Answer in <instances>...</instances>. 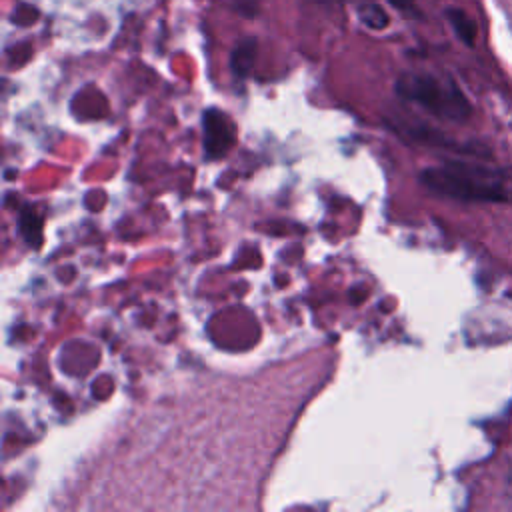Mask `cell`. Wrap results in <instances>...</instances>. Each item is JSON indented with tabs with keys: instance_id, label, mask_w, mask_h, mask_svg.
Segmentation results:
<instances>
[{
	"instance_id": "1",
	"label": "cell",
	"mask_w": 512,
	"mask_h": 512,
	"mask_svg": "<svg viewBox=\"0 0 512 512\" xmlns=\"http://www.w3.org/2000/svg\"><path fill=\"white\" fill-rule=\"evenodd\" d=\"M420 182L430 192L462 202L508 200V188L494 172L468 162H446L440 166H430L420 172Z\"/></svg>"
},
{
	"instance_id": "5",
	"label": "cell",
	"mask_w": 512,
	"mask_h": 512,
	"mask_svg": "<svg viewBox=\"0 0 512 512\" xmlns=\"http://www.w3.org/2000/svg\"><path fill=\"white\" fill-rule=\"evenodd\" d=\"M446 18L452 24L456 36L466 44V46H474L476 42V34H478V26L472 20L470 14H466L462 8H448L446 10Z\"/></svg>"
},
{
	"instance_id": "4",
	"label": "cell",
	"mask_w": 512,
	"mask_h": 512,
	"mask_svg": "<svg viewBox=\"0 0 512 512\" xmlns=\"http://www.w3.org/2000/svg\"><path fill=\"white\" fill-rule=\"evenodd\" d=\"M256 48H258V40L248 36L244 40H240L232 54H230V70L236 78H246L252 72L254 60H256Z\"/></svg>"
},
{
	"instance_id": "2",
	"label": "cell",
	"mask_w": 512,
	"mask_h": 512,
	"mask_svg": "<svg viewBox=\"0 0 512 512\" xmlns=\"http://www.w3.org/2000/svg\"><path fill=\"white\" fill-rule=\"evenodd\" d=\"M396 94L450 122H464L472 112L468 98L450 78L428 72L402 74L396 80Z\"/></svg>"
},
{
	"instance_id": "7",
	"label": "cell",
	"mask_w": 512,
	"mask_h": 512,
	"mask_svg": "<svg viewBox=\"0 0 512 512\" xmlns=\"http://www.w3.org/2000/svg\"><path fill=\"white\" fill-rule=\"evenodd\" d=\"M388 4H392L396 10L408 14V16H420L416 0H388Z\"/></svg>"
},
{
	"instance_id": "6",
	"label": "cell",
	"mask_w": 512,
	"mask_h": 512,
	"mask_svg": "<svg viewBox=\"0 0 512 512\" xmlns=\"http://www.w3.org/2000/svg\"><path fill=\"white\" fill-rule=\"evenodd\" d=\"M358 18L362 20V24H366L368 28H374V30H382L390 22L386 10L380 4H362L358 8Z\"/></svg>"
},
{
	"instance_id": "3",
	"label": "cell",
	"mask_w": 512,
	"mask_h": 512,
	"mask_svg": "<svg viewBox=\"0 0 512 512\" xmlns=\"http://www.w3.org/2000/svg\"><path fill=\"white\" fill-rule=\"evenodd\" d=\"M234 142V126L228 116L216 108L204 112V146L210 158H218Z\"/></svg>"
}]
</instances>
